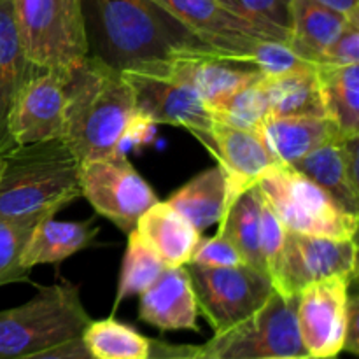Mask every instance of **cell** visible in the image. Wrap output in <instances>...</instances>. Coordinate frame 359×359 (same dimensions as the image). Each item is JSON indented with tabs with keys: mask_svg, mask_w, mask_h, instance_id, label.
<instances>
[{
	"mask_svg": "<svg viewBox=\"0 0 359 359\" xmlns=\"http://www.w3.org/2000/svg\"><path fill=\"white\" fill-rule=\"evenodd\" d=\"M316 2L349 18H359V0H316Z\"/></svg>",
	"mask_w": 359,
	"mask_h": 359,
	"instance_id": "cell-40",
	"label": "cell"
},
{
	"mask_svg": "<svg viewBox=\"0 0 359 359\" xmlns=\"http://www.w3.org/2000/svg\"><path fill=\"white\" fill-rule=\"evenodd\" d=\"M149 65L193 88L209 107L263 76L256 67L221 55L202 42H193L175 49L165 60Z\"/></svg>",
	"mask_w": 359,
	"mask_h": 359,
	"instance_id": "cell-13",
	"label": "cell"
},
{
	"mask_svg": "<svg viewBox=\"0 0 359 359\" xmlns=\"http://www.w3.org/2000/svg\"><path fill=\"white\" fill-rule=\"evenodd\" d=\"M81 339L95 359H147L153 354V340L114 318L91 319Z\"/></svg>",
	"mask_w": 359,
	"mask_h": 359,
	"instance_id": "cell-28",
	"label": "cell"
},
{
	"mask_svg": "<svg viewBox=\"0 0 359 359\" xmlns=\"http://www.w3.org/2000/svg\"><path fill=\"white\" fill-rule=\"evenodd\" d=\"M207 151L226 174L228 205L241 193L255 186L266 168L279 163L259 130L241 128L219 119H214Z\"/></svg>",
	"mask_w": 359,
	"mask_h": 359,
	"instance_id": "cell-16",
	"label": "cell"
},
{
	"mask_svg": "<svg viewBox=\"0 0 359 359\" xmlns=\"http://www.w3.org/2000/svg\"><path fill=\"white\" fill-rule=\"evenodd\" d=\"M4 168H6V154L0 153V179H2Z\"/></svg>",
	"mask_w": 359,
	"mask_h": 359,
	"instance_id": "cell-42",
	"label": "cell"
},
{
	"mask_svg": "<svg viewBox=\"0 0 359 359\" xmlns=\"http://www.w3.org/2000/svg\"><path fill=\"white\" fill-rule=\"evenodd\" d=\"M21 49L41 70L70 74L90 55L83 0H11Z\"/></svg>",
	"mask_w": 359,
	"mask_h": 359,
	"instance_id": "cell-5",
	"label": "cell"
},
{
	"mask_svg": "<svg viewBox=\"0 0 359 359\" xmlns=\"http://www.w3.org/2000/svg\"><path fill=\"white\" fill-rule=\"evenodd\" d=\"M249 63L263 76H279L312 65L300 58L290 46L276 41H259L249 56Z\"/></svg>",
	"mask_w": 359,
	"mask_h": 359,
	"instance_id": "cell-32",
	"label": "cell"
},
{
	"mask_svg": "<svg viewBox=\"0 0 359 359\" xmlns=\"http://www.w3.org/2000/svg\"><path fill=\"white\" fill-rule=\"evenodd\" d=\"M139 318L161 332L198 328V304L186 266L165 269L139 294Z\"/></svg>",
	"mask_w": 359,
	"mask_h": 359,
	"instance_id": "cell-17",
	"label": "cell"
},
{
	"mask_svg": "<svg viewBox=\"0 0 359 359\" xmlns=\"http://www.w3.org/2000/svg\"><path fill=\"white\" fill-rule=\"evenodd\" d=\"M81 195L95 212L107 217L126 235L149 207L160 202L149 182L133 168L121 149L79 165Z\"/></svg>",
	"mask_w": 359,
	"mask_h": 359,
	"instance_id": "cell-9",
	"label": "cell"
},
{
	"mask_svg": "<svg viewBox=\"0 0 359 359\" xmlns=\"http://www.w3.org/2000/svg\"><path fill=\"white\" fill-rule=\"evenodd\" d=\"M252 21L290 35L291 9L286 0H238Z\"/></svg>",
	"mask_w": 359,
	"mask_h": 359,
	"instance_id": "cell-35",
	"label": "cell"
},
{
	"mask_svg": "<svg viewBox=\"0 0 359 359\" xmlns=\"http://www.w3.org/2000/svg\"><path fill=\"white\" fill-rule=\"evenodd\" d=\"M290 9L291 28L287 46L312 65L321 63L326 49L342 34L351 20H359L337 13L316 0H291Z\"/></svg>",
	"mask_w": 359,
	"mask_h": 359,
	"instance_id": "cell-21",
	"label": "cell"
},
{
	"mask_svg": "<svg viewBox=\"0 0 359 359\" xmlns=\"http://www.w3.org/2000/svg\"><path fill=\"white\" fill-rule=\"evenodd\" d=\"M83 11L93 55L119 70L160 62L198 42L149 0H83Z\"/></svg>",
	"mask_w": 359,
	"mask_h": 359,
	"instance_id": "cell-2",
	"label": "cell"
},
{
	"mask_svg": "<svg viewBox=\"0 0 359 359\" xmlns=\"http://www.w3.org/2000/svg\"><path fill=\"white\" fill-rule=\"evenodd\" d=\"M287 230L280 223L279 217L273 214L262 198V210H259V252H262L263 265H265L266 273H272L277 259H279L280 251L284 248Z\"/></svg>",
	"mask_w": 359,
	"mask_h": 359,
	"instance_id": "cell-33",
	"label": "cell"
},
{
	"mask_svg": "<svg viewBox=\"0 0 359 359\" xmlns=\"http://www.w3.org/2000/svg\"><path fill=\"white\" fill-rule=\"evenodd\" d=\"M191 359H216V358H214L212 354H210L203 346H196V351H195V354H193Z\"/></svg>",
	"mask_w": 359,
	"mask_h": 359,
	"instance_id": "cell-41",
	"label": "cell"
},
{
	"mask_svg": "<svg viewBox=\"0 0 359 359\" xmlns=\"http://www.w3.org/2000/svg\"><path fill=\"white\" fill-rule=\"evenodd\" d=\"M326 118L346 137L359 135V65H316Z\"/></svg>",
	"mask_w": 359,
	"mask_h": 359,
	"instance_id": "cell-25",
	"label": "cell"
},
{
	"mask_svg": "<svg viewBox=\"0 0 359 359\" xmlns=\"http://www.w3.org/2000/svg\"><path fill=\"white\" fill-rule=\"evenodd\" d=\"M39 70L21 49L13 4L11 0H0V153L7 154L14 149L7 130L9 114L23 84Z\"/></svg>",
	"mask_w": 359,
	"mask_h": 359,
	"instance_id": "cell-19",
	"label": "cell"
},
{
	"mask_svg": "<svg viewBox=\"0 0 359 359\" xmlns=\"http://www.w3.org/2000/svg\"><path fill=\"white\" fill-rule=\"evenodd\" d=\"M165 269H167L165 263L154 252V249L144 241L142 235L137 230L130 231L121 273H119L114 311L126 298L139 297L147 286H151L160 277V273Z\"/></svg>",
	"mask_w": 359,
	"mask_h": 359,
	"instance_id": "cell-29",
	"label": "cell"
},
{
	"mask_svg": "<svg viewBox=\"0 0 359 359\" xmlns=\"http://www.w3.org/2000/svg\"><path fill=\"white\" fill-rule=\"evenodd\" d=\"M67 77L56 70H39L23 84L7 121L14 147L62 139Z\"/></svg>",
	"mask_w": 359,
	"mask_h": 359,
	"instance_id": "cell-15",
	"label": "cell"
},
{
	"mask_svg": "<svg viewBox=\"0 0 359 359\" xmlns=\"http://www.w3.org/2000/svg\"><path fill=\"white\" fill-rule=\"evenodd\" d=\"M309 359H339V356H333V358H309Z\"/></svg>",
	"mask_w": 359,
	"mask_h": 359,
	"instance_id": "cell-44",
	"label": "cell"
},
{
	"mask_svg": "<svg viewBox=\"0 0 359 359\" xmlns=\"http://www.w3.org/2000/svg\"><path fill=\"white\" fill-rule=\"evenodd\" d=\"M214 119L241 126V128L259 130L262 123L270 116L269 100L262 86V77L255 83L245 84L241 90L221 98L210 105Z\"/></svg>",
	"mask_w": 359,
	"mask_h": 359,
	"instance_id": "cell-30",
	"label": "cell"
},
{
	"mask_svg": "<svg viewBox=\"0 0 359 359\" xmlns=\"http://www.w3.org/2000/svg\"><path fill=\"white\" fill-rule=\"evenodd\" d=\"M270 116H323L326 118L316 65L279 76H262Z\"/></svg>",
	"mask_w": 359,
	"mask_h": 359,
	"instance_id": "cell-24",
	"label": "cell"
},
{
	"mask_svg": "<svg viewBox=\"0 0 359 359\" xmlns=\"http://www.w3.org/2000/svg\"><path fill=\"white\" fill-rule=\"evenodd\" d=\"M149 2L177 21L203 46L238 62L249 63V56L259 41L284 42L272 32L224 9L217 0H149Z\"/></svg>",
	"mask_w": 359,
	"mask_h": 359,
	"instance_id": "cell-12",
	"label": "cell"
},
{
	"mask_svg": "<svg viewBox=\"0 0 359 359\" xmlns=\"http://www.w3.org/2000/svg\"><path fill=\"white\" fill-rule=\"evenodd\" d=\"M196 346H168L153 340V354L147 359H191Z\"/></svg>",
	"mask_w": 359,
	"mask_h": 359,
	"instance_id": "cell-39",
	"label": "cell"
},
{
	"mask_svg": "<svg viewBox=\"0 0 359 359\" xmlns=\"http://www.w3.org/2000/svg\"><path fill=\"white\" fill-rule=\"evenodd\" d=\"M184 266L191 279L198 312L214 333L226 332L255 314L273 291L270 277L249 265Z\"/></svg>",
	"mask_w": 359,
	"mask_h": 359,
	"instance_id": "cell-8",
	"label": "cell"
},
{
	"mask_svg": "<svg viewBox=\"0 0 359 359\" xmlns=\"http://www.w3.org/2000/svg\"><path fill=\"white\" fill-rule=\"evenodd\" d=\"M91 323L77 284L41 286L34 298L0 311V359L53 349L81 339Z\"/></svg>",
	"mask_w": 359,
	"mask_h": 359,
	"instance_id": "cell-4",
	"label": "cell"
},
{
	"mask_svg": "<svg viewBox=\"0 0 359 359\" xmlns=\"http://www.w3.org/2000/svg\"><path fill=\"white\" fill-rule=\"evenodd\" d=\"M135 230L167 269L188 265L202 233L168 202H156L142 214Z\"/></svg>",
	"mask_w": 359,
	"mask_h": 359,
	"instance_id": "cell-20",
	"label": "cell"
},
{
	"mask_svg": "<svg viewBox=\"0 0 359 359\" xmlns=\"http://www.w3.org/2000/svg\"><path fill=\"white\" fill-rule=\"evenodd\" d=\"M93 219L56 221L44 217L35 224L23 252V265L32 270L37 265H55L83 251L98 235Z\"/></svg>",
	"mask_w": 359,
	"mask_h": 359,
	"instance_id": "cell-22",
	"label": "cell"
},
{
	"mask_svg": "<svg viewBox=\"0 0 359 359\" xmlns=\"http://www.w3.org/2000/svg\"><path fill=\"white\" fill-rule=\"evenodd\" d=\"M263 359H309V356H290V358H263Z\"/></svg>",
	"mask_w": 359,
	"mask_h": 359,
	"instance_id": "cell-43",
	"label": "cell"
},
{
	"mask_svg": "<svg viewBox=\"0 0 359 359\" xmlns=\"http://www.w3.org/2000/svg\"><path fill=\"white\" fill-rule=\"evenodd\" d=\"M286 2H291V0H286Z\"/></svg>",
	"mask_w": 359,
	"mask_h": 359,
	"instance_id": "cell-45",
	"label": "cell"
},
{
	"mask_svg": "<svg viewBox=\"0 0 359 359\" xmlns=\"http://www.w3.org/2000/svg\"><path fill=\"white\" fill-rule=\"evenodd\" d=\"M351 283L335 277L309 284L298 293V333L309 358H333L342 353Z\"/></svg>",
	"mask_w": 359,
	"mask_h": 359,
	"instance_id": "cell-14",
	"label": "cell"
},
{
	"mask_svg": "<svg viewBox=\"0 0 359 359\" xmlns=\"http://www.w3.org/2000/svg\"><path fill=\"white\" fill-rule=\"evenodd\" d=\"M79 196V161L62 139L16 146L6 154L0 217H53Z\"/></svg>",
	"mask_w": 359,
	"mask_h": 359,
	"instance_id": "cell-3",
	"label": "cell"
},
{
	"mask_svg": "<svg viewBox=\"0 0 359 359\" xmlns=\"http://www.w3.org/2000/svg\"><path fill=\"white\" fill-rule=\"evenodd\" d=\"M358 273L356 238H333L287 231L279 259L270 273L273 290L298 294L319 280H354Z\"/></svg>",
	"mask_w": 359,
	"mask_h": 359,
	"instance_id": "cell-10",
	"label": "cell"
},
{
	"mask_svg": "<svg viewBox=\"0 0 359 359\" xmlns=\"http://www.w3.org/2000/svg\"><path fill=\"white\" fill-rule=\"evenodd\" d=\"M135 93L137 114L154 125H172L188 130L209 147L214 114L209 104L193 88L172 79L151 65L121 70Z\"/></svg>",
	"mask_w": 359,
	"mask_h": 359,
	"instance_id": "cell-11",
	"label": "cell"
},
{
	"mask_svg": "<svg viewBox=\"0 0 359 359\" xmlns=\"http://www.w3.org/2000/svg\"><path fill=\"white\" fill-rule=\"evenodd\" d=\"M202 233L219 224L228 207V179L219 165L200 172L167 200Z\"/></svg>",
	"mask_w": 359,
	"mask_h": 359,
	"instance_id": "cell-23",
	"label": "cell"
},
{
	"mask_svg": "<svg viewBox=\"0 0 359 359\" xmlns=\"http://www.w3.org/2000/svg\"><path fill=\"white\" fill-rule=\"evenodd\" d=\"M135 114V93L125 74L97 55L90 53L67 77L62 140L79 165L121 149Z\"/></svg>",
	"mask_w": 359,
	"mask_h": 359,
	"instance_id": "cell-1",
	"label": "cell"
},
{
	"mask_svg": "<svg viewBox=\"0 0 359 359\" xmlns=\"http://www.w3.org/2000/svg\"><path fill=\"white\" fill-rule=\"evenodd\" d=\"M298 294L273 290L265 304L238 325L214 333L203 344L216 359H263L307 356L297 323Z\"/></svg>",
	"mask_w": 359,
	"mask_h": 359,
	"instance_id": "cell-7",
	"label": "cell"
},
{
	"mask_svg": "<svg viewBox=\"0 0 359 359\" xmlns=\"http://www.w3.org/2000/svg\"><path fill=\"white\" fill-rule=\"evenodd\" d=\"M11 359H95L88 353L86 346H84L83 339L70 340V342L62 344L53 349L39 351V353L25 354V356H16Z\"/></svg>",
	"mask_w": 359,
	"mask_h": 359,
	"instance_id": "cell-37",
	"label": "cell"
},
{
	"mask_svg": "<svg viewBox=\"0 0 359 359\" xmlns=\"http://www.w3.org/2000/svg\"><path fill=\"white\" fill-rule=\"evenodd\" d=\"M259 210H262V195L255 184L241 193L226 207L217 231L235 245L244 265L266 273L259 252Z\"/></svg>",
	"mask_w": 359,
	"mask_h": 359,
	"instance_id": "cell-26",
	"label": "cell"
},
{
	"mask_svg": "<svg viewBox=\"0 0 359 359\" xmlns=\"http://www.w3.org/2000/svg\"><path fill=\"white\" fill-rule=\"evenodd\" d=\"M342 140L326 144L309 153L307 156L294 161L291 167L321 186L326 193L333 196L342 207L351 212L359 210V189L351 184L347 177L346 165L342 156Z\"/></svg>",
	"mask_w": 359,
	"mask_h": 359,
	"instance_id": "cell-27",
	"label": "cell"
},
{
	"mask_svg": "<svg viewBox=\"0 0 359 359\" xmlns=\"http://www.w3.org/2000/svg\"><path fill=\"white\" fill-rule=\"evenodd\" d=\"M321 63L328 65H359V20H351L342 34L323 55ZM319 63V65H321Z\"/></svg>",
	"mask_w": 359,
	"mask_h": 359,
	"instance_id": "cell-36",
	"label": "cell"
},
{
	"mask_svg": "<svg viewBox=\"0 0 359 359\" xmlns=\"http://www.w3.org/2000/svg\"><path fill=\"white\" fill-rule=\"evenodd\" d=\"M259 195L287 231L356 238L359 216L291 165H272L256 182Z\"/></svg>",
	"mask_w": 359,
	"mask_h": 359,
	"instance_id": "cell-6",
	"label": "cell"
},
{
	"mask_svg": "<svg viewBox=\"0 0 359 359\" xmlns=\"http://www.w3.org/2000/svg\"><path fill=\"white\" fill-rule=\"evenodd\" d=\"M188 265L200 266H237L244 265L235 245L217 231L210 238H200Z\"/></svg>",
	"mask_w": 359,
	"mask_h": 359,
	"instance_id": "cell-34",
	"label": "cell"
},
{
	"mask_svg": "<svg viewBox=\"0 0 359 359\" xmlns=\"http://www.w3.org/2000/svg\"><path fill=\"white\" fill-rule=\"evenodd\" d=\"M259 133L280 165H293L318 147L346 139L335 123L323 116H269Z\"/></svg>",
	"mask_w": 359,
	"mask_h": 359,
	"instance_id": "cell-18",
	"label": "cell"
},
{
	"mask_svg": "<svg viewBox=\"0 0 359 359\" xmlns=\"http://www.w3.org/2000/svg\"><path fill=\"white\" fill-rule=\"evenodd\" d=\"M346 353L358 356L359 354V300L356 294H349L347 304L346 337H344V349Z\"/></svg>",
	"mask_w": 359,
	"mask_h": 359,
	"instance_id": "cell-38",
	"label": "cell"
},
{
	"mask_svg": "<svg viewBox=\"0 0 359 359\" xmlns=\"http://www.w3.org/2000/svg\"><path fill=\"white\" fill-rule=\"evenodd\" d=\"M39 221L0 217V286L28 280L30 270L23 265V252Z\"/></svg>",
	"mask_w": 359,
	"mask_h": 359,
	"instance_id": "cell-31",
	"label": "cell"
}]
</instances>
